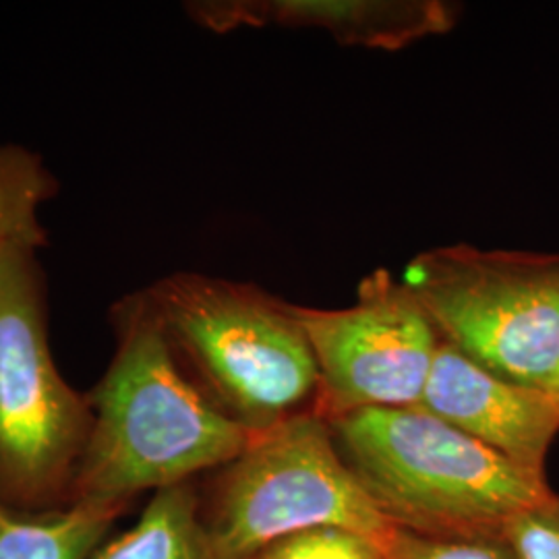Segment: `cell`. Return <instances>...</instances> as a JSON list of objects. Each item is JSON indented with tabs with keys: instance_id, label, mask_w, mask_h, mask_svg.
I'll return each mask as SVG.
<instances>
[{
	"instance_id": "obj_1",
	"label": "cell",
	"mask_w": 559,
	"mask_h": 559,
	"mask_svg": "<svg viewBox=\"0 0 559 559\" xmlns=\"http://www.w3.org/2000/svg\"><path fill=\"white\" fill-rule=\"evenodd\" d=\"M115 355L87 392L92 431L69 503L131 506L218 471L247 450L253 431L207 399L175 357L143 290L112 305Z\"/></svg>"
},
{
	"instance_id": "obj_2",
	"label": "cell",
	"mask_w": 559,
	"mask_h": 559,
	"mask_svg": "<svg viewBox=\"0 0 559 559\" xmlns=\"http://www.w3.org/2000/svg\"><path fill=\"white\" fill-rule=\"evenodd\" d=\"M340 456L394 526L438 539L501 537L551 493L547 479L420 406L330 420Z\"/></svg>"
},
{
	"instance_id": "obj_3",
	"label": "cell",
	"mask_w": 559,
	"mask_h": 559,
	"mask_svg": "<svg viewBox=\"0 0 559 559\" xmlns=\"http://www.w3.org/2000/svg\"><path fill=\"white\" fill-rule=\"evenodd\" d=\"M143 293L182 371L230 419L263 431L313 411L320 373L295 305L193 272Z\"/></svg>"
},
{
	"instance_id": "obj_4",
	"label": "cell",
	"mask_w": 559,
	"mask_h": 559,
	"mask_svg": "<svg viewBox=\"0 0 559 559\" xmlns=\"http://www.w3.org/2000/svg\"><path fill=\"white\" fill-rule=\"evenodd\" d=\"M38 247H0V503L69 506L92 431L87 394L62 380L50 350Z\"/></svg>"
},
{
	"instance_id": "obj_5",
	"label": "cell",
	"mask_w": 559,
	"mask_h": 559,
	"mask_svg": "<svg viewBox=\"0 0 559 559\" xmlns=\"http://www.w3.org/2000/svg\"><path fill=\"white\" fill-rule=\"evenodd\" d=\"M201 520L218 559L255 558L276 540L320 526L348 528L381 545L396 528L313 411L263 429L218 468L201 498Z\"/></svg>"
},
{
	"instance_id": "obj_6",
	"label": "cell",
	"mask_w": 559,
	"mask_h": 559,
	"mask_svg": "<svg viewBox=\"0 0 559 559\" xmlns=\"http://www.w3.org/2000/svg\"><path fill=\"white\" fill-rule=\"evenodd\" d=\"M402 284L441 338L501 380L545 390L559 367V255L448 245L408 261Z\"/></svg>"
},
{
	"instance_id": "obj_7",
	"label": "cell",
	"mask_w": 559,
	"mask_h": 559,
	"mask_svg": "<svg viewBox=\"0 0 559 559\" xmlns=\"http://www.w3.org/2000/svg\"><path fill=\"white\" fill-rule=\"evenodd\" d=\"M295 313L318 362L320 419L419 406L441 336L402 280L376 270L360 280L353 307L295 305Z\"/></svg>"
},
{
	"instance_id": "obj_8",
	"label": "cell",
	"mask_w": 559,
	"mask_h": 559,
	"mask_svg": "<svg viewBox=\"0 0 559 559\" xmlns=\"http://www.w3.org/2000/svg\"><path fill=\"white\" fill-rule=\"evenodd\" d=\"M419 406L547 479L559 411L545 392L501 380L441 338Z\"/></svg>"
},
{
	"instance_id": "obj_9",
	"label": "cell",
	"mask_w": 559,
	"mask_h": 559,
	"mask_svg": "<svg viewBox=\"0 0 559 559\" xmlns=\"http://www.w3.org/2000/svg\"><path fill=\"white\" fill-rule=\"evenodd\" d=\"M185 11L216 34L240 27L321 29L344 46L373 50H400L448 34L459 13L443 0H198Z\"/></svg>"
},
{
	"instance_id": "obj_10",
	"label": "cell",
	"mask_w": 559,
	"mask_h": 559,
	"mask_svg": "<svg viewBox=\"0 0 559 559\" xmlns=\"http://www.w3.org/2000/svg\"><path fill=\"white\" fill-rule=\"evenodd\" d=\"M127 510L69 503L27 512L0 503V559H90Z\"/></svg>"
},
{
	"instance_id": "obj_11",
	"label": "cell",
	"mask_w": 559,
	"mask_h": 559,
	"mask_svg": "<svg viewBox=\"0 0 559 559\" xmlns=\"http://www.w3.org/2000/svg\"><path fill=\"white\" fill-rule=\"evenodd\" d=\"M90 559H218L195 485L189 480L156 491L135 526L100 545Z\"/></svg>"
},
{
	"instance_id": "obj_12",
	"label": "cell",
	"mask_w": 559,
	"mask_h": 559,
	"mask_svg": "<svg viewBox=\"0 0 559 559\" xmlns=\"http://www.w3.org/2000/svg\"><path fill=\"white\" fill-rule=\"evenodd\" d=\"M59 193V182L40 154L0 143V247L25 242L44 249L48 233L40 222V205Z\"/></svg>"
},
{
	"instance_id": "obj_13",
	"label": "cell",
	"mask_w": 559,
	"mask_h": 559,
	"mask_svg": "<svg viewBox=\"0 0 559 559\" xmlns=\"http://www.w3.org/2000/svg\"><path fill=\"white\" fill-rule=\"evenodd\" d=\"M251 559H385L383 545L340 526L300 531L261 549Z\"/></svg>"
},
{
	"instance_id": "obj_14",
	"label": "cell",
	"mask_w": 559,
	"mask_h": 559,
	"mask_svg": "<svg viewBox=\"0 0 559 559\" xmlns=\"http://www.w3.org/2000/svg\"><path fill=\"white\" fill-rule=\"evenodd\" d=\"M385 559H519L503 537L438 539L394 528L383 540Z\"/></svg>"
},
{
	"instance_id": "obj_15",
	"label": "cell",
	"mask_w": 559,
	"mask_h": 559,
	"mask_svg": "<svg viewBox=\"0 0 559 559\" xmlns=\"http://www.w3.org/2000/svg\"><path fill=\"white\" fill-rule=\"evenodd\" d=\"M501 537L519 559H559V493L526 508L510 520Z\"/></svg>"
},
{
	"instance_id": "obj_16",
	"label": "cell",
	"mask_w": 559,
	"mask_h": 559,
	"mask_svg": "<svg viewBox=\"0 0 559 559\" xmlns=\"http://www.w3.org/2000/svg\"><path fill=\"white\" fill-rule=\"evenodd\" d=\"M549 399L554 400V404L558 406L559 411V367L556 369V373H554V378L549 380V383L545 385V390H543Z\"/></svg>"
}]
</instances>
